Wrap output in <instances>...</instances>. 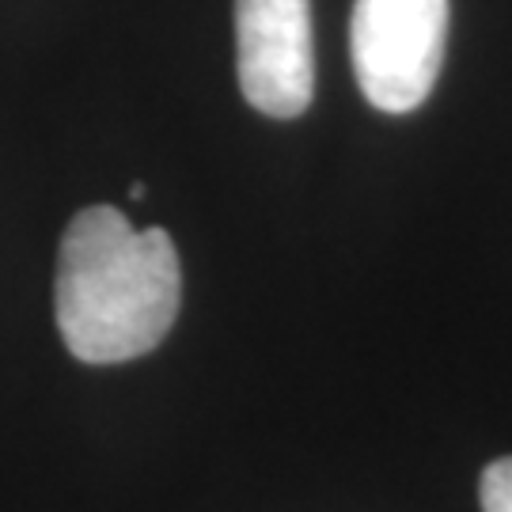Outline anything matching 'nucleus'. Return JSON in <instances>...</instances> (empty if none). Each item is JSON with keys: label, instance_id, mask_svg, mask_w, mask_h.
<instances>
[{"label": "nucleus", "instance_id": "3", "mask_svg": "<svg viewBox=\"0 0 512 512\" xmlns=\"http://www.w3.org/2000/svg\"><path fill=\"white\" fill-rule=\"evenodd\" d=\"M236 69L255 110L304 114L315 95L311 0H236Z\"/></svg>", "mask_w": 512, "mask_h": 512}, {"label": "nucleus", "instance_id": "5", "mask_svg": "<svg viewBox=\"0 0 512 512\" xmlns=\"http://www.w3.org/2000/svg\"><path fill=\"white\" fill-rule=\"evenodd\" d=\"M129 198H133V202H141V198H145V183H133V186H129Z\"/></svg>", "mask_w": 512, "mask_h": 512}, {"label": "nucleus", "instance_id": "2", "mask_svg": "<svg viewBox=\"0 0 512 512\" xmlns=\"http://www.w3.org/2000/svg\"><path fill=\"white\" fill-rule=\"evenodd\" d=\"M448 0H357L349 23L353 73L376 110L421 107L444 65Z\"/></svg>", "mask_w": 512, "mask_h": 512}, {"label": "nucleus", "instance_id": "1", "mask_svg": "<svg viewBox=\"0 0 512 512\" xmlns=\"http://www.w3.org/2000/svg\"><path fill=\"white\" fill-rule=\"evenodd\" d=\"M183 300L164 228H133L114 205L76 213L57 255V330L76 361L122 365L167 338Z\"/></svg>", "mask_w": 512, "mask_h": 512}, {"label": "nucleus", "instance_id": "4", "mask_svg": "<svg viewBox=\"0 0 512 512\" xmlns=\"http://www.w3.org/2000/svg\"><path fill=\"white\" fill-rule=\"evenodd\" d=\"M482 512H512V456L482 471Z\"/></svg>", "mask_w": 512, "mask_h": 512}]
</instances>
